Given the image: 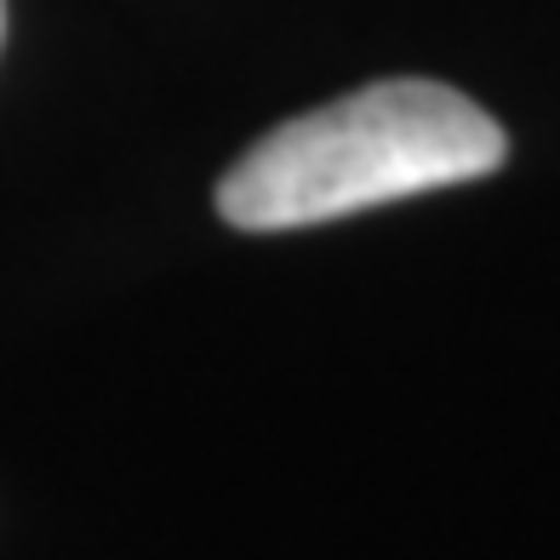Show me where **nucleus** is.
I'll use <instances>...</instances> for the list:
<instances>
[{"label": "nucleus", "mask_w": 560, "mask_h": 560, "mask_svg": "<svg viewBox=\"0 0 560 560\" xmlns=\"http://www.w3.org/2000/svg\"><path fill=\"white\" fill-rule=\"evenodd\" d=\"M509 161L503 126L441 81H372L280 120L223 172L218 218L246 235L315 229L406 195L492 177Z\"/></svg>", "instance_id": "obj_1"}, {"label": "nucleus", "mask_w": 560, "mask_h": 560, "mask_svg": "<svg viewBox=\"0 0 560 560\" xmlns=\"http://www.w3.org/2000/svg\"><path fill=\"white\" fill-rule=\"evenodd\" d=\"M0 30H7V0H0Z\"/></svg>", "instance_id": "obj_2"}]
</instances>
